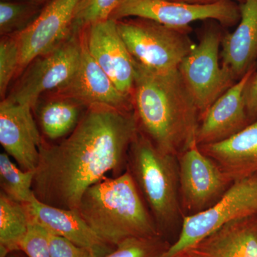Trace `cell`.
I'll return each mask as SVG.
<instances>
[{
    "label": "cell",
    "instance_id": "cell-1",
    "mask_svg": "<svg viewBox=\"0 0 257 257\" xmlns=\"http://www.w3.org/2000/svg\"><path fill=\"white\" fill-rule=\"evenodd\" d=\"M140 131L135 111L87 108L78 125L59 143L42 141L33 192L40 202L77 209L83 194L112 172L121 175Z\"/></svg>",
    "mask_w": 257,
    "mask_h": 257
},
{
    "label": "cell",
    "instance_id": "cell-2",
    "mask_svg": "<svg viewBox=\"0 0 257 257\" xmlns=\"http://www.w3.org/2000/svg\"><path fill=\"white\" fill-rule=\"evenodd\" d=\"M135 67L132 97L140 131L161 151L183 152L197 143L200 113L178 69L153 72L135 61Z\"/></svg>",
    "mask_w": 257,
    "mask_h": 257
},
{
    "label": "cell",
    "instance_id": "cell-3",
    "mask_svg": "<svg viewBox=\"0 0 257 257\" xmlns=\"http://www.w3.org/2000/svg\"><path fill=\"white\" fill-rule=\"evenodd\" d=\"M77 210L109 246H116L128 238L160 236V229L128 170L89 187Z\"/></svg>",
    "mask_w": 257,
    "mask_h": 257
},
{
    "label": "cell",
    "instance_id": "cell-4",
    "mask_svg": "<svg viewBox=\"0 0 257 257\" xmlns=\"http://www.w3.org/2000/svg\"><path fill=\"white\" fill-rule=\"evenodd\" d=\"M133 176L157 226H169L179 212V167L175 156L161 151L139 131L128 152Z\"/></svg>",
    "mask_w": 257,
    "mask_h": 257
},
{
    "label": "cell",
    "instance_id": "cell-5",
    "mask_svg": "<svg viewBox=\"0 0 257 257\" xmlns=\"http://www.w3.org/2000/svg\"><path fill=\"white\" fill-rule=\"evenodd\" d=\"M118 31L135 62L156 72L177 70L195 47L189 31L143 18L116 20Z\"/></svg>",
    "mask_w": 257,
    "mask_h": 257
},
{
    "label": "cell",
    "instance_id": "cell-6",
    "mask_svg": "<svg viewBox=\"0 0 257 257\" xmlns=\"http://www.w3.org/2000/svg\"><path fill=\"white\" fill-rule=\"evenodd\" d=\"M257 214V173L234 181L214 205L184 218L178 239L162 257H177L224 225Z\"/></svg>",
    "mask_w": 257,
    "mask_h": 257
},
{
    "label": "cell",
    "instance_id": "cell-7",
    "mask_svg": "<svg viewBox=\"0 0 257 257\" xmlns=\"http://www.w3.org/2000/svg\"><path fill=\"white\" fill-rule=\"evenodd\" d=\"M82 53L79 31L34 59L5 99L35 109L43 95L55 92L72 79L78 69Z\"/></svg>",
    "mask_w": 257,
    "mask_h": 257
},
{
    "label": "cell",
    "instance_id": "cell-8",
    "mask_svg": "<svg viewBox=\"0 0 257 257\" xmlns=\"http://www.w3.org/2000/svg\"><path fill=\"white\" fill-rule=\"evenodd\" d=\"M240 7L233 1L211 4H192L172 0H123L111 18H143L177 30H190L200 20H214L231 26L239 23Z\"/></svg>",
    "mask_w": 257,
    "mask_h": 257
},
{
    "label": "cell",
    "instance_id": "cell-9",
    "mask_svg": "<svg viewBox=\"0 0 257 257\" xmlns=\"http://www.w3.org/2000/svg\"><path fill=\"white\" fill-rule=\"evenodd\" d=\"M222 38L217 29H207L178 69L197 104L200 118L217 98L235 84L219 62Z\"/></svg>",
    "mask_w": 257,
    "mask_h": 257
},
{
    "label": "cell",
    "instance_id": "cell-10",
    "mask_svg": "<svg viewBox=\"0 0 257 257\" xmlns=\"http://www.w3.org/2000/svg\"><path fill=\"white\" fill-rule=\"evenodd\" d=\"M82 0H50L33 23L16 35L21 54L20 73L38 56L76 33L74 22Z\"/></svg>",
    "mask_w": 257,
    "mask_h": 257
},
{
    "label": "cell",
    "instance_id": "cell-11",
    "mask_svg": "<svg viewBox=\"0 0 257 257\" xmlns=\"http://www.w3.org/2000/svg\"><path fill=\"white\" fill-rule=\"evenodd\" d=\"M88 52L118 89L133 99L135 61L118 31L116 20H104L80 30Z\"/></svg>",
    "mask_w": 257,
    "mask_h": 257
},
{
    "label": "cell",
    "instance_id": "cell-12",
    "mask_svg": "<svg viewBox=\"0 0 257 257\" xmlns=\"http://www.w3.org/2000/svg\"><path fill=\"white\" fill-rule=\"evenodd\" d=\"M179 184L184 207L189 210L205 209L224 194L231 182L219 166L203 153L197 143L182 152L179 165Z\"/></svg>",
    "mask_w": 257,
    "mask_h": 257
},
{
    "label": "cell",
    "instance_id": "cell-13",
    "mask_svg": "<svg viewBox=\"0 0 257 257\" xmlns=\"http://www.w3.org/2000/svg\"><path fill=\"white\" fill-rule=\"evenodd\" d=\"M81 37L82 53L77 72L65 85L49 94L70 98L87 108L101 106L134 111L133 99L120 92L88 52L82 34Z\"/></svg>",
    "mask_w": 257,
    "mask_h": 257
},
{
    "label": "cell",
    "instance_id": "cell-14",
    "mask_svg": "<svg viewBox=\"0 0 257 257\" xmlns=\"http://www.w3.org/2000/svg\"><path fill=\"white\" fill-rule=\"evenodd\" d=\"M32 110L8 99L0 103V144L25 171H36L43 141Z\"/></svg>",
    "mask_w": 257,
    "mask_h": 257
},
{
    "label": "cell",
    "instance_id": "cell-15",
    "mask_svg": "<svg viewBox=\"0 0 257 257\" xmlns=\"http://www.w3.org/2000/svg\"><path fill=\"white\" fill-rule=\"evenodd\" d=\"M256 71V65L217 98L201 116L196 135L198 146L229 138L249 124L245 91Z\"/></svg>",
    "mask_w": 257,
    "mask_h": 257
},
{
    "label": "cell",
    "instance_id": "cell-16",
    "mask_svg": "<svg viewBox=\"0 0 257 257\" xmlns=\"http://www.w3.org/2000/svg\"><path fill=\"white\" fill-rule=\"evenodd\" d=\"M28 208L30 220L35 221L51 233L62 236L77 246L88 248L96 256L110 252V246L104 243L91 229L77 209L53 207L39 201L36 197Z\"/></svg>",
    "mask_w": 257,
    "mask_h": 257
},
{
    "label": "cell",
    "instance_id": "cell-17",
    "mask_svg": "<svg viewBox=\"0 0 257 257\" xmlns=\"http://www.w3.org/2000/svg\"><path fill=\"white\" fill-rule=\"evenodd\" d=\"M241 17L234 32L221 40V67L234 83L256 66L257 0H245L240 5Z\"/></svg>",
    "mask_w": 257,
    "mask_h": 257
},
{
    "label": "cell",
    "instance_id": "cell-18",
    "mask_svg": "<svg viewBox=\"0 0 257 257\" xmlns=\"http://www.w3.org/2000/svg\"><path fill=\"white\" fill-rule=\"evenodd\" d=\"M199 147L231 181L254 175L257 173V119L229 138Z\"/></svg>",
    "mask_w": 257,
    "mask_h": 257
},
{
    "label": "cell",
    "instance_id": "cell-19",
    "mask_svg": "<svg viewBox=\"0 0 257 257\" xmlns=\"http://www.w3.org/2000/svg\"><path fill=\"white\" fill-rule=\"evenodd\" d=\"M196 257H257V222H230L186 251Z\"/></svg>",
    "mask_w": 257,
    "mask_h": 257
},
{
    "label": "cell",
    "instance_id": "cell-20",
    "mask_svg": "<svg viewBox=\"0 0 257 257\" xmlns=\"http://www.w3.org/2000/svg\"><path fill=\"white\" fill-rule=\"evenodd\" d=\"M46 95L50 97L35 107L38 108L39 124L46 141H57L74 131L87 108L70 98Z\"/></svg>",
    "mask_w": 257,
    "mask_h": 257
},
{
    "label": "cell",
    "instance_id": "cell-21",
    "mask_svg": "<svg viewBox=\"0 0 257 257\" xmlns=\"http://www.w3.org/2000/svg\"><path fill=\"white\" fill-rule=\"evenodd\" d=\"M30 223L26 205L0 192V256L20 250Z\"/></svg>",
    "mask_w": 257,
    "mask_h": 257
},
{
    "label": "cell",
    "instance_id": "cell-22",
    "mask_svg": "<svg viewBox=\"0 0 257 257\" xmlns=\"http://www.w3.org/2000/svg\"><path fill=\"white\" fill-rule=\"evenodd\" d=\"M35 171L18 167L6 152L0 154L1 192L17 202L28 204L35 197L33 183Z\"/></svg>",
    "mask_w": 257,
    "mask_h": 257
},
{
    "label": "cell",
    "instance_id": "cell-23",
    "mask_svg": "<svg viewBox=\"0 0 257 257\" xmlns=\"http://www.w3.org/2000/svg\"><path fill=\"white\" fill-rule=\"evenodd\" d=\"M39 5L32 2L18 3L2 0L0 3L1 36L18 35L28 28L40 13Z\"/></svg>",
    "mask_w": 257,
    "mask_h": 257
},
{
    "label": "cell",
    "instance_id": "cell-24",
    "mask_svg": "<svg viewBox=\"0 0 257 257\" xmlns=\"http://www.w3.org/2000/svg\"><path fill=\"white\" fill-rule=\"evenodd\" d=\"M21 54L16 35L2 36L0 40V96L8 94L10 83L20 73Z\"/></svg>",
    "mask_w": 257,
    "mask_h": 257
},
{
    "label": "cell",
    "instance_id": "cell-25",
    "mask_svg": "<svg viewBox=\"0 0 257 257\" xmlns=\"http://www.w3.org/2000/svg\"><path fill=\"white\" fill-rule=\"evenodd\" d=\"M123 0H82L74 22V30L80 31L92 24L111 18Z\"/></svg>",
    "mask_w": 257,
    "mask_h": 257
},
{
    "label": "cell",
    "instance_id": "cell-26",
    "mask_svg": "<svg viewBox=\"0 0 257 257\" xmlns=\"http://www.w3.org/2000/svg\"><path fill=\"white\" fill-rule=\"evenodd\" d=\"M167 248L160 236L128 238L116 245L110 252L96 257H162Z\"/></svg>",
    "mask_w": 257,
    "mask_h": 257
},
{
    "label": "cell",
    "instance_id": "cell-27",
    "mask_svg": "<svg viewBox=\"0 0 257 257\" xmlns=\"http://www.w3.org/2000/svg\"><path fill=\"white\" fill-rule=\"evenodd\" d=\"M20 250L28 257H52L49 231L42 225L30 220L28 232L20 244Z\"/></svg>",
    "mask_w": 257,
    "mask_h": 257
},
{
    "label": "cell",
    "instance_id": "cell-28",
    "mask_svg": "<svg viewBox=\"0 0 257 257\" xmlns=\"http://www.w3.org/2000/svg\"><path fill=\"white\" fill-rule=\"evenodd\" d=\"M52 257H96L88 248L77 246L62 236L49 232Z\"/></svg>",
    "mask_w": 257,
    "mask_h": 257
},
{
    "label": "cell",
    "instance_id": "cell-29",
    "mask_svg": "<svg viewBox=\"0 0 257 257\" xmlns=\"http://www.w3.org/2000/svg\"><path fill=\"white\" fill-rule=\"evenodd\" d=\"M245 101L248 118L253 121L257 119V70L248 83L245 91Z\"/></svg>",
    "mask_w": 257,
    "mask_h": 257
},
{
    "label": "cell",
    "instance_id": "cell-30",
    "mask_svg": "<svg viewBox=\"0 0 257 257\" xmlns=\"http://www.w3.org/2000/svg\"><path fill=\"white\" fill-rule=\"evenodd\" d=\"M172 1L181 2V3H192V4H211L224 1H234V0H172ZM243 3L245 0H238Z\"/></svg>",
    "mask_w": 257,
    "mask_h": 257
},
{
    "label": "cell",
    "instance_id": "cell-31",
    "mask_svg": "<svg viewBox=\"0 0 257 257\" xmlns=\"http://www.w3.org/2000/svg\"><path fill=\"white\" fill-rule=\"evenodd\" d=\"M177 257H196V256H194V255H192V253H190L189 252H185L184 253H182V254L179 255V256H177Z\"/></svg>",
    "mask_w": 257,
    "mask_h": 257
},
{
    "label": "cell",
    "instance_id": "cell-32",
    "mask_svg": "<svg viewBox=\"0 0 257 257\" xmlns=\"http://www.w3.org/2000/svg\"><path fill=\"white\" fill-rule=\"evenodd\" d=\"M27 1L32 2V3H36V4H41L42 3L47 1V0H27Z\"/></svg>",
    "mask_w": 257,
    "mask_h": 257
},
{
    "label": "cell",
    "instance_id": "cell-33",
    "mask_svg": "<svg viewBox=\"0 0 257 257\" xmlns=\"http://www.w3.org/2000/svg\"><path fill=\"white\" fill-rule=\"evenodd\" d=\"M10 257H17V256H10Z\"/></svg>",
    "mask_w": 257,
    "mask_h": 257
}]
</instances>
